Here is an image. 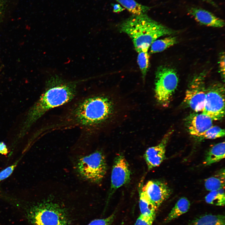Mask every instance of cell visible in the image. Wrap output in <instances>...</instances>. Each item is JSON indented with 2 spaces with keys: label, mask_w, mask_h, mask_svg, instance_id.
Here are the masks:
<instances>
[{
  "label": "cell",
  "mask_w": 225,
  "mask_h": 225,
  "mask_svg": "<svg viewBox=\"0 0 225 225\" xmlns=\"http://www.w3.org/2000/svg\"><path fill=\"white\" fill-rule=\"evenodd\" d=\"M115 112V105L111 98L102 95L93 96L76 104L60 124L62 128L98 127L110 120Z\"/></svg>",
  "instance_id": "6da1fadb"
},
{
  "label": "cell",
  "mask_w": 225,
  "mask_h": 225,
  "mask_svg": "<svg viewBox=\"0 0 225 225\" xmlns=\"http://www.w3.org/2000/svg\"><path fill=\"white\" fill-rule=\"evenodd\" d=\"M77 83L65 80L57 75L49 78L44 92L28 114L22 132L49 110L72 100L77 93Z\"/></svg>",
  "instance_id": "7a4b0ae2"
},
{
  "label": "cell",
  "mask_w": 225,
  "mask_h": 225,
  "mask_svg": "<svg viewBox=\"0 0 225 225\" xmlns=\"http://www.w3.org/2000/svg\"><path fill=\"white\" fill-rule=\"evenodd\" d=\"M119 28L130 38L138 52L148 51L151 44L158 38L176 33L147 14L132 15L121 22Z\"/></svg>",
  "instance_id": "3957f363"
},
{
  "label": "cell",
  "mask_w": 225,
  "mask_h": 225,
  "mask_svg": "<svg viewBox=\"0 0 225 225\" xmlns=\"http://www.w3.org/2000/svg\"><path fill=\"white\" fill-rule=\"evenodd\" d=\"M28 216L33 225H69L64 208L50 200L32 206L28 212Z\"/></svg>",
  "instance_id": "277c9868"
},
{
  "label": "cell",
  "mask_w": 225,
  "mask_h": 225,
  "mask_svg": "<svg viewBox=\"0 0 225 225\" xmlns=\"http://www.w3.org/2000/svg\"><path fill=\"white\" fill-rule=\"evenodd\" d=\"M78 174L83 179L99 183L106 174L107 165L105 156L100 151L78 157L75 165Z\"/></svg>",
  "instance_id": "5b68a950"
},
{
  "label": "cell",
  "mask_w": 225,
  "mask_h": 225,
  "mask_svg": "<svg viewBox=\"0 0 225 225\" xmlns=\"http://www.w3.org/2000/svg\"><path fill=\"white\" fill-rule=\"evenodd\" d=\"M155 75V98L161 105L167 107L178 85L177 72L172 68L161 66L158 68Z\"/></svg>",
  "instance_id": "8992f818"
},
{
  "label": "cell",
  "mask_w": 225,
  "mask_h": 225,
  "mask_svg": "<svg viewBox=\"0 0 225 225\" xmlns=\"http://www.w3.org/2000/svg\"><path fill=\"white\" fill-rule=\"evenodd\" d=\"M202 113L213 120L222 119L225 115V88L223 84L216 82L206 88Z\"/></svg>",
  "instance_id": "52a82bcc"
},
{
  "label": "cell",
  "mask_w": 225,
  "mask_h": 225,
  "mask_svg": "<svg viewBox=\"0 0 225 225\" xmlns=\"http://www.w3.org/2000/svg\"><path fill=\"white\" fill-rule=\"evenodd\" d=\"M205 78L204 72L195 76L185 92V103L196 112H202L204 108L206 91Z\"/></svg>",
  "instance_id": "ba28073f"
},
{
  "label": "cell",
  "mask_w": 225,
  "mask_h": 225,
  "mask_svg": "<svg viewBox=\"0 0 225 225\" xmlns=\"http://www.w3.org/2000/svg\"><path fill=\"white\" fill-rule=\"evenodd\" d=\"M131 173L128 163L124 156L122 154H118L113 164L108 198L117 189L129 182Z\"/></svg>",
  "instance_id": "9c48e42d"
},
{
  "label": "cell",
  "mask_w": 225,
  "mask_h": 225,
  "mask_svg": "<svg viewBox=\"0 0 225 225\" xmlns=\"http://www.w3.org/2000/svg\"><path fill=\"white\" fill-rule=\"evenodd\" d=\"M141 188L156 209L171 194V190L167 184L158 180L149 181L145 185H142Z\"/></svg>",
  "instance_id": "30bf717a"
},
{
  "label": "cell",
  "mask_w": 225,
  "mask_h": 225,
  "mask_svg": "<svg viewBox=\"0 0 225 225\" xmlns=\"http://www.w3.org/2000/svg\"><path fill=\"white\" fill-rule=\"evenodd\" d=\"M172 133L171 131L167 132L159 143L145 151L144 158L149 170L159 166L165 159L166 147Z\"/></svg>",
  "instance_id": "8fae6325"
},
{
  "label": "cell",
  "mask_w": 225,
  "mask_h": 225,
  "mask_svg": "<svg viewBox=\"0 0 225 225\" xmlns=\"http://www.w3.org/2000/svg\"><path fill=\"white\" fill-rule=\"evenodd\" d=\"M186 122L190 134L198 138L213 126L212 119L202 113L190 115L187 118Z\"/></svg>",
  "instance_id": "7c38bea8"
},
{
  "label": "cell",
  "mask_w": 225,
  "mask_h": 225,
  "mask_svg": "<svg viewBox=\"0 0 225 225\" xmlns=\"http://www.w3.org/2000/svg\"><path fill=\"white\" fill-rule=\"evenodd\" d=\"M188 12L196 21L202 25L214 28H222L225 25L223 20L200 8H190L188 10Z\"/></svg>",
  "instance_id": "4fadbf2b"
},
{
  "label": "cell",
  "mask_w": 225,
  "mask_h": 225,
  "mask_svg": "<svg viewBox=\"0 0 225 225\" xmlns=\"http://www.w3.org/2000/svg\"><path fill=\"white\" fill-rule=\"evenodd\" d=\"M224 142L217 143L211 147L207 152L203 164L205 166L218 162L225 158Z\"/></svg>",
  "instance_id": "5bb4252c"
},
{
  "label": "cell",
  "mask_w": 225,
  "mask_h": 225,
  "mask_svg": "<svg viewBox=\"0 0 225 225\" xmlns=\"http://www.w3.org/2000/svg\"><path fill=\"white\" fill-rule=\"evenodd\" d=\"M189 225H225L223 214H206L193 220Z\"/></svg>",
  "instance_id": "9a60e30c"
},
{
  "label": "cell",
  "mask_w": 225,
  "mask_h": 225,
  "mask_svg": "<svg viewBox=\"0 0 225 225\" xmlns=\"http://www.w3.org/2000/svg\"><path fill=\"white\" fill-rule=\"evenodd\" d=\"M190 203L186 198L182 197L176 203L174 207L165 219L168 222L187 212L190 208Z\"/></svg>",
  "instance_id": "2e32d148"
},
{
  "label": "cell",
  "mask_w": 225,
  "mask_h": 225,
  "mask_svg": "<svg viewBox=\"0 0 225 225\" xmlns=\"http://www.w3.org/2000/svg\"><path fill=\"white\" fill-rule=\"evenodd\" d=\"M204 185L206 189L210 192L224 188V169H220L215 175L206 179Z\"/></svg>",
  "instance_id": "e0dca14e"
},
{
  "label": "cell",
  "mask_w": 225,
  "mask_h": 225,
  "mask_svg": "<svg viewBox=\"0 0 225 225\" xmlns=\"http://www.w3.org/2000/svg\"><path fill=\"white\" fill-rule=\"evenodd\" d=\"M132 15L147 14L151 7L141 4L135 0H114Z\"/></svg>",
  "instance_id": "ac0fdd59"
},
{
  "label": "cell",
  "mask_w": 225,
  "mask_h": 225,
  "mask_svg": "<svg viewBox=\"0 0 225 225\" xmlns=\"http://www.w3.org/2000/svg\"><path fill=\"white\" fill-rule=\"evenodd\" d=\"M139 206L141 214L149 215L155 213L157 210L147 194L142 189L141 186L139 189Z\"/></svg>",
  "instance_id": "d6986e66"
},
{
  "label": "cell",
  "mask_w": 225,
  "mask_h": 225,
  "mask_svg": "<svg viewBox=\"0 0 225 225\" xmlns=\"http://www.w3.org/2000/svg\"><path fill=\"white\" fill-rule=\"evenodd\" d=\"M177 42V37L173 36H170L163 39L156 40L150 46V52L153 53L162 52Z\"/></svg>",
  "instance_id": "ffe728a7"
},
{
  "label": "cell",
  "mask_w": 225,
  "mask_h": 225,
  "mask_svg": "<svg viewBox=\"0 0 225 225\" xmlns=\"http://www.w3.org/2000/svg\"><path fill=\"white\" fill-rule=\"evenodd\" d=\"M205 200L208 203L218 206L225 205V197L224 188L210 191L205 197Z\"/></svg>",
  "instance_id": "44dd1931"
},
{
  "label": "cell",
  "mask_w": 225,
  "mask_h": 225,
  "mask_svg": "<svg viewBox=\"0 0 225 225\" xmlns=\"http://www.w3.org/2000/svg\"><path fill=\"white\" fill-rule=\"evenodd\" d=\"M225 135V130L220 127L213 125L202 134L198 138L201 139H214L223 137Z\"/></svg>",
  "instance_id": "7402d4cb"
},
{
  "label": "cell",
  "mask_w": 225,
  "mask_h": 225,
  "mask_svg": "<svg viewBox=\"0 0 225 225\" xmlns=\"http://www.w3.org/2000/svg\"><path fill=\"white\" fill-rule=\"evenodd\" d=\"M138 53V63L144 80L149 67V56L148 51H141Z\"/></svg>",
  "instance_id": "603a6c76"
},
{
  "label": "cell",
  "mask_w": 225,
  "mask_h": 225,
  "mask_svg": "<svg viewBox=\"0 0 225 225\" xmlns=\"http://www.w3.org/2000/svg\"><path fill=\"white\" fill-rule=\"evenodd\" d=\"M155 215L156 213L149 215L141 214L137 218L135 225H152Z\"/></svg>",
  "instance_id": "cb8c5ba5"
},
{
  "label": "cell",
  "mask_w": 225,
  "mask_h": 225,
  "mask_svg": "<svg viewBox=\"0 0 225 225\" xmlns=\"http://www.w3.org/2000/svg\"><path fill=\"white\" fill-rule=\"evenodd\" d=\"M115 217V214L114 213L107 218L95 219L88 225H111Z\"/></svg>",
  "instance_id": "d4e9b609"
},
{
  "label": "cell",
  "mask_w": 225,
  "mask_h": 225,
  "mask_svg": "<svg viewBox=\"0 0 225 225\" xmlns=\"http://www.w3.org/2000/svg\"><path fill=\"white\" fill-rule=\"evenodd\" d=\"M19 160L17 161L12 165L7 167L0 172V182L9 177L12 173L17 165Z\"/></svg>",
  "instance_id": "484cf974"
},
{
  "label": "cell",
  "mask_w": 225,
  "mask_h": 225,
  "mask_svg": "<svg viewBox=\"0 0 225 225\" xmlns=\"http://www.w3.org/2000/svg\"><path fill=\"white\" fill-rule=\"evenodd\" d=\"M219 68L220 72L222 77L224 79L225 77V54L222 53L220 55L219 59Z\"/></svg>",
  "instance_id": "4316f807"
},
{
  "label": "cell",
  "mask_w": 225,
  "mask_h": 225,
  "mask_svg": "<svg viewBox=\"0 0 225 225\" xmlns=\"http://www.w3.org/2000/svg\"><path fill=\"white\" fill-rule=\"evenodd\" d=\"M8 152L5 143L3 142H0V153L2 155H6Z\"/></svg>",
  "instance_id": "83f0119b"
},
{
  "label": "cell",
  "mask_w": 225,
  "mask_h": 225,
  "mask_svg": "<svg viewBox=\"0 0 225 225\" xmlns=\"http://www.w3.org/2000/svg\"><path fill=\"white\" fill-rule=\"evenodd\" d=\"M113 11L115 13L120 12L125 10V8L119 4H112Z\"/></svg>",
  "instance_id": "f1b7e54d"
},
{
  "label": "cell",
  "mask_w": 225,
  "mask_h": 225,
  "mask_svg": "<svg viewBox=\"0 0 225 225\" xmlns=\"http://www.w3.org/2000/svg\"><path fill=\"white\" fill-rule=\"evenodd\" d=\"M209 4H211L212 6L215 7H217V5L216 3L212 0H202Z\"/></svg>",
  "instance_id": "f546056e"
},
{
  "label": "cell",
  "mask_w": 225,
  "mask_h": 225,
  "mask_svg": "<svg viewBox=\"0 0 225 225\" xmlns=\"http://www.w3.org/2000/svg\"><path fill=\"white\" fill-rule=\"evenodd\" d=\"M2 2L1 0H0V17H1V11L2 10Z\"/></svg>",
  "instance_id": "4dcf8cb0"
}]
</instances>
